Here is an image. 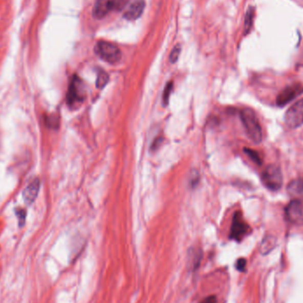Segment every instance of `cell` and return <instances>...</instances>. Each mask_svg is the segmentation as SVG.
Wrapping results in <instances>:
<instances>
[{
  "label": "cell",
  "instance_id": "cell-1",
  "mask_svg": "<svg viewBox=\"0 0 303 303\" xmlns=\"http://www.w3.org/2000/svg\"><path fill=\"white\" fill-rule=\"evenodd\" d=\"M241 119L249 139L255 144L263 139V132L256 115L252 109H245L241 111Z\"/></svg>",
  "mask_w": 303,
  "mask_h": 303
},
{
  "label": "cell",
  "instance_id": "cell-2",
  "mask_svg": "<svg viewBox=\"0 0 303 303\" xmlns=\"http://www.w3.org/2000/svg\"><path fill=\"white\" fill-rule=\"evenodd\" d=\"M95 53L98 56L109 64H116L122 58V52L116 45L107 41H99L96 44Z\"/></svg>",
  "mask_w": 303,
  "mask_h": 303
},
{
  "label": "cell",
  "instance_id": "cell-3",
  "mask_svg": "<svg viewBox=\"0 0 303 303\" xmlns=\"http://www.w3.org/2000/svg\"><path fill=\"white\" fill-rule=\"evenodd\" d=\"M85 86L77 76H74L70 81L69 91L67 93V103L70 107L79 105L85 99Z\"/></svg>",
  "mask_w": 303,
  "mask_h": 303
},
{
  "label": "cell",
  "instance_id": "cell-4",
  "mask_svg": "<svg viewBox=\"0 0 303 303\" xmlns=\"http://www.w3.org/2000/svg\"><path fill=\"white\" fill-rule=\"evenodd\" d=\"M262 181L270 191H278L283 185V176L279 167L273 164L267 166L262 176Z\"/></svg>",
  "mask_w": 303,
  "mask_h": 303
},
{
  "label": "cell",
  "instance_id": "cell-5",
  "mask_svg": "<svg viewBox=\"0 0 303 303\" xmlns=\"http://www.w3.org/2000/svg\"><path fill=\"white\" fill-rule=\"evenodd\" d=\"M251 231V228L248 224L245 222L241 214V211H237L234 214L233 219H232V224H231V233L230 237L234 241H242L247 234Z\"/></svg>",
  "mask_w": 303,
  "mask_h": 303
},
{
  "label": "cell",
  "instance_id": "cell-6",
  "mask_svg": "<svg viewBox=\"0 0 303 303\" xmlns=\"http://www.w3.org/2000/svg\"><path fill=\"white\" fill-rule=\"evenodd\" d=\"M285 122L290 128H299L303 124V99L294 103L285 115Z\"/></svg>",
  "mask_w": 303,
  "mask_h": 303
},
{
  "label": "cell",
  "instance_id": "cell-7",
  "mask_svg": "<svg viewBox=\"0 0 303 303\" xmlns=\"http://www.w3.org/2000/svg\"><path fill=\"white\" fill-rule=\"evenodd\" d=\"M302 93L303 85L301 83L296 82L288 85L277 95V105L280 107H283L287 104L292 102L298 96H300Z\"/></svg>",
  "mask_w": 303,
  "mask_h": 303
},
{
  "label": "cell",
  "instance_id": "cell-8",
  "mask_svg": "<svg viewBox=\"0 0 303 303\" xmlns=\"http://www.w3.org/2000/svg\"><path fill=\"white\" fill-rule=\"evenodd\" d=\"M286 217L287 220L292 224H303L302 200L296 199L291 201L286 208Z\"/></svg>",
  "mask_w": 303,
  "mask_h": 303
},
{
  "label": "cell",
  "instance_id": "cell-9",
  "mask_svg": "<svg viewBox=\"0 0 303 303\" xmlns=\"http://www.w3.org/2000/svg\"><path fill=\"white\" fill-rule=\"evenodd\" d=\"M145 0H134L131 6L127 8L123 17L126 20H135L141 16L142 13L145 10Z\"/></svg>",
  "mask_w": 303,
  "mask_h": 303
},
{
  "label": "cell",
  "instance_id": "cell-10",
  "mask_svg": "<svg viewBox=\"0 0 303 303\" xmlns=\"http://www.w3.org/2000/svg\"><path fill=\"white\" fill-rule=\"evenodd\" d=\"M40 181L39 179H34L33 181L30 182L23 192V197H24L25 203L28 205H31L33 203L37 194L39 191Z\"/></svg>",
  "mask_w": 303,
  "mask_h": 303
},
{
  "label": "cell",
  "instance_id": "cell-11",
  "mask_svg": "<svg viewBox=\"0 0 303 303\" xmlns=\"http://www.w3.org/2000/svg\"><path fill=\"white\" fill-rule=\"evenodd\" d=\"M110 11V0H96L93 7V16L97 19H102Z\"/></svg>",
  "mask_w": 303,
  "mask_h": 303
},
{
  "label": "cell",
  "instance_id": "cell-12",
  "mask_svg": "<svg viewBox=\"0 0 303 303\" xmlns=\"http://www.w3.org/2000/svg\"><path fill=\"white\" fill-rule=\"evenodd\" d=\"M288 193L297 199L303 198V178H297L287 185Z\"/></svg>",
  "mask_w": 303,
  "mask_h": 303
},
{
  "label": "cell",
  "instance_id": "cell-13",
  "mask_svg": "<svg viewBox=\"0 0 303 303\" xmlns=\"http://www.w3.org/2000/svg\"><path fill=\"white\" fill-rule=\"evenodd\" d=\"M277 245V239L271 236V235H268L266 237H264L260 246V251L262 254H268L270 253L271 251L273 250L275 247Z\"/></svg>",
  "mask_w": 303,
  "mask_h": 303
},
{
  "label": "cell",
  "instance_id": "cell-14",
  "mask_svg": "<svg viewBox=\"0 0 303 303\" xmlns=\"http://www.w3.org/2000/svg\"><path fill=\"white\" fill-rule=\"evenodd\" d=\"M201 258H202V252L201 249L193 248L189 252V265L191 266V270H195L198 269L201 264Z\"/></svg>",
  "mask_w": 303,
  "mask_h": 303
},
{
  "label": "cell",
  "instance_id": "cell-15",
  "mask_svg": "<svg viewBox=\"0 0 303 303\" xmlns=\"http://www.w3.org/2000/svg\"><path fill=\"white\" fill-rule=\"evenodd\" d=\"M109 81V76L107 73L104 71V70H99L98 73V76H97V82H96V85L99 89H103Z\"/></svg>",
  "mask_w": 303,
  "mask_h": 303
},
{
  "label": "cell",
  "instance_id": "cell-16",
  "mask_svg": "<svg viewBox=\"0 0 303 303\" xmlns=\"http://www.w3.org/2000/svg\"><path fill=\"white\" fill-rule=\"evenodd\" d=\"M244 152L245 154H246V155H247V156H248V157H249V158L255 163V164L258 165V166H261V165H262V163H263V160H262V157H261V155H259L258 152L250 148H244Z\"/></svg>",
  "mask_w": 303,
  "mask_h": 303
},
{
  "label": "cell",
  "instance_id": "cell-17",
  "mask_svg": "<svg viewBox=\"0 0 303 303\" xmlns=\"http://www.w3.org/2000/svg\"><path fill=\"white\" fill-rule=\"evenodd\" d=\"M253 19H254V10L253 8H249L246 14V19H245V33L249 32L252 24H253Z\"/></svg>",
  "mask_w": 303,
  "mask_h": 303
},
{
  "label": "cell",
  "instance_id": "cell-18",
  "mask_svg": "<svg viewBox=\"0 0 303 303\" xmlns=\"http://www.w3.org/2000/svg\"><path fill=\"white\" fill-rule=\"evenodd\" d=\"M128 0H110L111 11H121L125 7Z\"/></svg>",
  "mask_w": 303,
  "mask_h": 303
},
{
  "label": "cell",
  "instance_id": "cell-19",
  "mask_svg": "<svg viewBox=\"0 0 303 303\" xmlns=\"http://www.w3.org/2000/svg\"><path fill=\"white\" fill-rule=\"evenodd\" d=\"M180 53H181V46L180 45H177L173 50L171 51V53H170V55H169V61L171 63H175L178 61V58H179V55H180Z\"/></svg>",
  "mask_w": 303,
  "mask_h": 303
},
{
  "label": "cell",
  "instance_id": "cell-20",
  "mask_svg": "<svg viewBox=\"0 0 303 303\" xmlns=\"http://www.w3.org/2000/svg\"><path fill=\"white\" fill-rule=\"evenodd\" d=\"M172 88H173V82H169L167 83V85L165 86L164 93H163V97H162V101L164 105H168V99H169V96L172 92Z\"/></svg>",
  "mask_w": 303,
  "mask_h": 303
},
{
  "label": "cell",
  "instance_id": "cell-21",
  "mask_svg": "<svg viewBox=\"0 0 303 303\" xmlns=\"http://www.w3.org/2000/svg\"><path fill=\"white\" fill-rule=\"evenodd\" d=\"M47 125L49 126L50 128H56L59 125V121L55 116H50L47 117L46 120Z\"/></svg>",
  "mask_w": 303,
  "mask_h": 303
},
{
  "label": "cell",
  "instance_id": "cell-22",
  "mask_svg": "<svg viewBox=\"0 0 303 303\" xmlns=\"http://www.w3.org/2000/svg\"><path fill=\"white\" fill-rule=\"evenodd\" d=\"M17 217L19 218V223H20V226H23L24 223H25V219H26V211L24 209H19L16 212Z\"/></svg>",
  "mask_w": 303,
  "mask_h": 303
},
{
  "label": "cell",
  "instance_id": "cell-23",
  "mask_svg": "<svg viewBox=\"0 0 303 303\" xmlns=\"http://www.w3.org/2000/svg\"><path fill=\"white\" fill-rule=\"evenodd\" d=\"M246 266H247V261L244 258H241V259H239L237 261V263H236V269L239 271H244Z\"/></svg>",
  "mask_w": 303,
  "mask_h": 303
},
{
  "label": "cell",
  "instance_id": "cell-24",
  "mask_svg": "<svg viewBox=\"0 0 303 303\" xmlns=\"http://www.w3.org/2000/svg\"><path fill=\"white\" fill-rule=\"evenodd\" d=\"M162 138H161V137H159V138H157V139H155L151 145L152 151H155V150H157V149L159 148L160 145L162 144Z\"/></svg>",
  "mask_w": 303,
  "mask_h": 303
},
{
  "label": "cell",
  "instance_id": "cell-25",
  "mask_svg": "<svg viewBox=\"0 0 303 303\" xmlns=\"http://www.w3.org/2000/svg\"><path fill=\"white\" fill-rule=\"evenodd\" d=\"M201 303H217V297L214 295H211L204 299L201 301Z\"/></svg>",
  "mask_w": 303,
  "mask_h": 303
}]
</instances>
